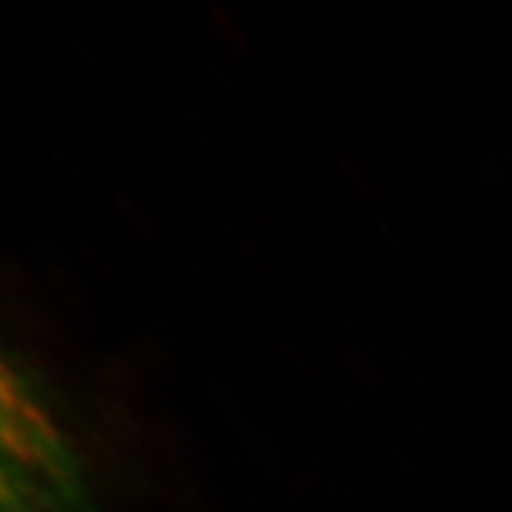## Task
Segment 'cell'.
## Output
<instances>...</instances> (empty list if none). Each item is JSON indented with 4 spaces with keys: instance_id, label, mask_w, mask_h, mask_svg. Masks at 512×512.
Masks as SVG:
<instances>
[{
    "instance_id": "cell-1",
    "label": "cell",
    "mask_w": 512,
    "mask_h": 512,
    "mask_svg": "<svg viewBox=\"0 0 512 512\" xmlns=\"http://www.w3.org/2000/svg\"><path fill=\"white\" fill-rule=\"evenodd\" d=\"M84 472L47 398L0 349V512H84Z\"/></svg>"
}]
</instances>
